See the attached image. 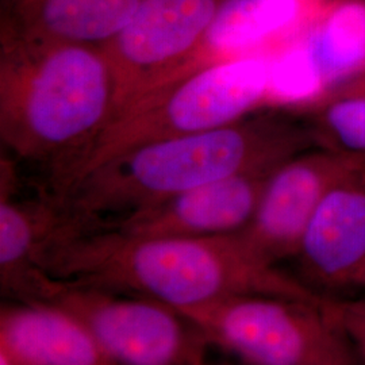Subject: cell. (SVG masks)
I'll list each match as a JSON object with an SVG mask.
<instances>
[{"label": "cell", "instance_id": "obj_13", "mask_svg": "<svg viewBox=\"0 0 365 365\" xmlns=\"http://www.w3.org/2000/svg\"><path fill=\"white\" fill-rule=\"evenodd\" d=\"M0 351L16 365H117L73 314L45 300L1 309Z\"/></svg>", "mask_w": 365, "mask_h": 365}, {"label": "cell", "instance_id": "obj_5", "mask_svg": "<svg viewBox=\"0 0 365 365\" xmlns=\"http://www.w3.org/2000/svg\"><path fill=\"white\" fill-rule=\"evenodd\" d=\"M182 314L242 365L363 364L322 302L241 295Z\"/></svg>", "mask_w": 365, "mask_h": 365}, {"label": "cell", "instance_id": "obj_8", "mask_svg": "<svg viewBox=\"0 0 365 365\" xmlns=\"http://www.w3.org/2000/svg\"><path fill=\"white\" fill-rule=\"evenodd\" d=\"M363 168L364 161L319 146L289 158L269 175L256 212L240 235L257 256L274 265L295 257L324 197Z\"/></svg>", "mask_w": 365, "mask_h": 365}, {"label": "cell", "instance_id": "obj_4", "mask_svg": "<svg viewBox=\"0 0 365 365\" xmlns=\"http://www.w3.org/2000/svg\"><path fill=\"white\" fill-rule=\"evenodd\" d=\"M269 81V56L256 54L197 68L145 92L118 110L68 190L90 170L137 146L214 130L247 117L267 106Z\"/></svg>", "mask_w": 365, "mask_h": 365}, {"label": "cell", "instance_id": "obj_18", "mask_svg": "<svg viewBox=\"0 0 365 365\" xmlns=\"http://www.w3.org/2000/svg\"><path fill=\"white\" fill-rule=\"evenodd\" d=\"M345 96H365V73L360 78H354L352 81L346 83L345 86L339 87V90H336L330 95L327 101L336 99V98H345Z\"/></svg>", "mask_w": 365, "mask_h": 365}, {"label": "cell", "instance_id": "obj_10", "mask_svg": "<svg viewBox=\"0 0 365 365\" xmlns=\"http://www.w3.org/2000/svg\"><path fill=\"white\" fill-rule=\"evenodd\" d=\"M0 180V282L16 302L46 300L57 280L43 271V259L68 214L52 194L33 200L16 197V172L1 158Z\"/></svg>", "mask_w": 365, "mask_h": 365}, {"label": "cell", "instance_id": "obj_3", "mask_svg": "<svg viewBox=\"0 0 365 365\" xmlns=\"http://www.w3.org/2000/svg\"><path fill=\"white\" fill-rule=\"evenodd\" d=\"M313 148L318 146L309 123L277 111L242 118L130 149L81 176L60 202L81 225L110 221L210 182L272 173Z\"/></svg>", "mask_w": 365, "mask_h": 365}, {"label": "cell", "instance_id": "obj_2", "mask_svg": "<svg viewBox=\"0 0 365 365\" xmlns=\"http://www.w3.org/2000/svg\"><path fill=\"white\" fill-rule=\"evenodd\" d=\"M115 114L102 46L33 38L6 18L0 38V138L19 160L51 172L64 195Z\"/></svg>", "mask_w": 365, "mask_h": 365}, {"label": "cell", "instance_id": "obj_16", "mask_svg": "<svg viewBox=\"0 0 365 365\" xmlns=\"http://www.w3.org/2000/svg\"><path fill=\"white\" fill-rule=\"evenodd\" d=\"M310 113L317 146L365 163V96L330 99Z\"/></svg>", "mask_w": 365, "mask_h": 365}, {"label": "cell", "instance_id": "obj_9", "mask_svg": "<svg viewBox=\"0 0 365 365\" xmlns=\"http://www.w3.org/2000/svg\"><path fill=\"white\" fill-rule=\"evenodd\" d=\"M269 175L250 173L210 182L90 226L137 238L235 235L252 221Z\"/></svg>", "mask_w": 365, "mask_h": 365}, {"label": "cell", "instance_id": "obj_1", "mask_svg": "<svg viewBox=\"0 0 365 365\" xmlns=\"http://www.w3.org/2000/svg\"><path fill=\"white\" fill-rule=\"evenodd\" d=\"M43 271L72 282L143 295L188 313L241 295L321 303L324 295L257 256L240 233L203 238H137L101 226L68 227Z\"/></svg>", "mask_w": 365, "mask_h": 365}, {"label": "cell", "instance_id": "obj_15", "mask_svg": "<svg viewBox=\"0 0 365 365\" xmlns=\"http://www.w3.org/2000/svg\"><path fill=\"white\" fill-rule=\"evenodd\" d=\"M297 41L324 84L327 101L365 73V0H330Z\"/></svg>", "mask_w": 365, "mask_h": 365}, {"label": "cell", "instance_id": "obj_14", "mask_svg": "<svg viewBox=\"0 0 365 365\" xmlns=\"http://www.w3.org/2000/svg\"><path fill=\"white\" fill-rule=\"evenodd\" d=\"M143 0H7L6 18L33 38L103 46Z\"/></svg>", "mask_w": 365, "mask_h": 365}, {"label": "cell", "instance_id": "obj_19", "mask_svg": "<svg viewBox=\"0 0 365 365\" xmlns=\"http://www.w3.org/2000/svg\"><path fill=\"white\" fill-rule=\"evenodd\" d=\"M0 365H16L13 359L4 352V351H0Z\"/></svg>", "mask_w": 365, "mask_h": 365}, {"label": "cell", "instance_id": "obj_17", "mask_svg": "<svg viewBox=\"0 0 365 365\" xmlns=\"http://www.w3.org/2000/svg\"><path fill=\"white\" fill-rule=\"evenodd\" d=\"M322 309L352 344L365 364V299H337L324 297Z\"/></svg>", "mask_w": 365, "mask_h": 365}, {"label": "cell", "instance_id": "obj_12", "mask_svg": "<svg viewBox=\"0 0 365 365\" xmlns=\"http://www.w3.org/2000/svg\"><path fill=\"white\" fill-rule=\"evenodd\" d=\"M330 0H222L200 46L182 75L214 63L233 60L269 45L297 38Z\"/></svg>", "mask_w": 365, "mask_h": 365}, {"label": "cell", "instance_id": "obj_11", "mask_svg": "<svg viewBox=\"0 0 365 365\" xmlns=\"http://www.w3.org/2000/svg\"><path fill=\"white\" fill-rule=\"evenodd\" d=\"M295 257L321 287H365V168L329 191Z\"/></svg>", "mask_w": 365, "mask_h": 365}, {"label": "cell", "instance_id": "obj_7", "mask_svg": "<svg viewBox=\"0 0 365 365\" xmlns=\"http://www.w3.org/2000/svg\"><path fill=\"white\" fill-rule=\"evenodd\" d=\"M221 3L141 1L128 25L102 46L115 84V113L145 92L182 75Z\"/></svg>", "mask_w": 365, "mask_h": 365}, {"label": "cell", "instance_id": "obj_6", "mask_svg": "<svg viewBox=\"0 0 365 365\" xmlns=\"http://www.w3.org/2000/svg\"><path fill=\"white\" fill-rule=\"evenodd\" d=\"M45 302L73 314L117 365H209L203 333L161 302L61 280Z\"/></svg>", "mask_w": 365, "mask_h": 365}]
</instances>
